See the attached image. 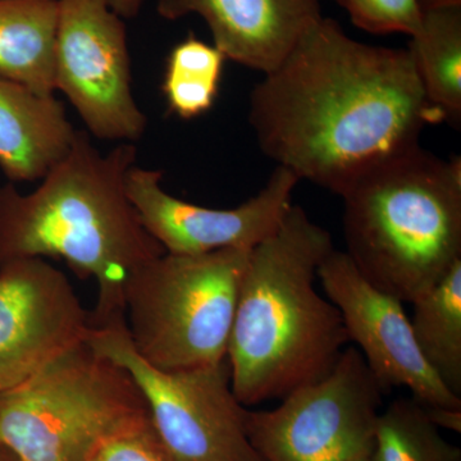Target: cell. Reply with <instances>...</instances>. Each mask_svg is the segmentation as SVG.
<instances>
[{"instance_id":"cell-22","label":"cell","mask_w":461,"mask_h":461,"mask_svg":"<svg viewBox=\"0 0 461 461\" xmlns=\"http://www.w3.org/2000/svg\"><path fill=\"white\" fill-rule=\"evenodd\" d=\"M423 405V403H421ZM427 417L438 429L461 432V408H447L439 405H423Z\"/></svg>"},{"instance_id":"cell-21","label":"cell","mask_w":461,"mask_h":461,"mask_svg":"<svg viewBox=\"0 0 461 461\" xmlns=\"http://www.w3.org/2000/svg\"><path fill=\"white\" fill-rule=\"evenodd\" d=\"M89 461H167L150 420L100 445Z\"/></svg>"},{"instance_id":"cell-25","label":"cell","mask_w":461,"mask_h":461,"mask_svg":"<svg viewBox=\"0 0 461 461\" xmlns=\"http://www.w3.org/2000/svg\"><path fill=\"white\" fill-rule=\"evenodd\" d=\"M0 461H12L9 459L8 455L2 450V448H0Z\"/></svg>"},{"instance_id":"cell-27","label":"cell","mask_w":461,"mask_h":461,"mask_svg":"<svg viewBox=\"0 0 461 461\" xmlns=\"http://www.w3.org/2000/svg\"><path fill=\"white\" fill-rule=\"evenodd\" d=\"M335 2H338L339 5H342V3H344V0H335Z\"/></svg>"},{"instance_id":"cell-10","label":"cell","mask_w":461,"mask_h":461,"mask_svg":"<svg viewBox=\"0 0 461 461\" xmlns=\"http://www.w3.org/2000/svg\"><path fill=\"white\" fill-rule=\"evenodd\" d=\"M327 299L339 309L348 341L357 344L384 395L397 387L423 405L461 408L430 369L412 336L403 303L373 286L345 251H332L318 269Z\"/></svg>"},{"instance_id":"cell-11","label":"cell","mask_w":461,"mask_h":461,"mask_svg":"<svg viewBox=\"0 0 461 461\" xmlns=\"http://www.w3.org/2000/svg\"><path fill=\"white\" fill-rule=\"evenodd\" d=\"M90 330V312L65 273L42 258L0 267V391L83 344Z\"/></svg>"},{"instance_id":"cell-14","label":"cell","mask_w":461,"mask_h":461,"mask_svg":"<svg viewBox=\"0 0 461 461\" xmlns=\"http://www.w3.org/2000/svg\"><path fill=\"white\" fill-rule=\"evenodd\" d=\"M76 135L56 96L0 77V169L8 182L42 180L68 153Z\"/></svg>"},{"instance_id":"cell-4","label":"cell","mask_w":461,"mask_h":461,"mask_svg":"<svg viewBox=\"0 0 461 461\" xmlns=\"http://www.w3.org/2000/svg\"><path fill=\"white\" fill-rule=\"evenodd\" d=\"M351 262L373 286L411 303L461 259V158L420 147L366 173L341 195Z\"/></svg>"},{"instance_id":"cell-17","label":"cell","mask_w":461,"mask_h":461,"mask_svg":"<svg viewBox=\"0 0 461 461\" xmlns=\"http://www.w3.org/2000/svg\"><path fill=\"white\" fill-rule=\"evenodd\" d=\"M411 304L412 336L421 357L461 397V259Z\"/></svg>"},{"instance_id":"cell-8","label":"cell","mask_w":461,"mask_h":461,"mask_svg":"<svg viewBox=\"0 0 461 461\" xmlns=\"http://www.w3.org/2000/svg\"><path fill=\"white\" fill-rule=\"evenodd\" d=\"M384 391L357 348L327 377L272 411H248L249 439L264 461H355L371 455Z\"/></svg>"},{"instance_id":"cell-24","label":"cell","mask_w":461,"mask_h":461,"mask_svg":"<svg viewBox=\"0 0 461 461\" xmlns=\"http://www.w3.org/2000/svg\"><path fill=\"white\" fill-rule=\"evenodd\" d=\"M421 14L461 9V0H417Z\"/></svg>"},{"instance_id":"cell-6","label":"cell","mask_w":461,"mask_h":461,"mask_svg":"<svg viewBox=\"0 0 461 461\" xmlns=\"http://www.w3.org/2000/svg\"><path fill=\"white\" fill-rule=\"evenodd\" d=\"M250 251L165 253L135 269L124 285L123 305L136 353L163 372L223 362Z\"/></svg>"},{"instance_id":"cell-20","label":"cell","mask_w":461,"mask_h":461,"mask_svg":"<svg viewBox=\"0 0 461 461\" xmlns=\"http://www.w3.org/2000/svg\"><path fill=\"white\" fill-rule=\"evenodd\" d=\"M351 23L363 32L412 36L420 30L423 14L417 0H344Z\"/></svg>"},{"instance_id":"cell-19","label":"cell","mask_w":461,"mask_h":461,"mask_svg":"<svg viewBox=\"0 0 461 461\" xmlns=\"http://www.w3.org/2000/svg\"><path fill=\"white\" fill-rule=\"evenodd\" d=\"M371 459L461 461V450L441 435L420 402L400 397L379 414Z\"/></svg>"},{"instance_id":"cell-3","label":"cell","mask_w":461,"mask_h":461,"mask_svg":"<svg viewBox=\"0 0 461 461\" xmlns=\"http://www.w3.org/2000/svg\"><path fill=\"white\" fill-rule=\"evenodd\" d=\"M333 249L329 230L294 204L251 249L227 348L230 384L242 405L284 399L335 368L348 333L339 309L315 287Z\"/></svg>"},{"instance_id":"cell-7","label":"cell","mask_w":461,"mask_h":461,"mask_svg":"<svg viewBox=\"0 0 461 461\" xmlns=\"http://www.w3.org/2000/svg\"><path fill=\"white\" fill-rule=\"evenodd\" d=\"M86 344L140 388L167 461H264L249 439L248 409L233 393L227 357L189 371H159L136 353L126 323L91 327Z\"/></svg>"},{"instance_id":"cell-23","label":"cell","mask_w":461,"mask_h":461,"mask_svg":"<svg viewBox=\"0 0 461 461\" xmlns=\"http://www.w3.org/2000/svg\"><path fill=\"white\" fill-rule=\"evenodd\" d=\"M109 5L123 20H133L140 14L144 0H108Z\"/></svg>"},{"instance_id":"cell-9","label":"cell","mask_w":461,"mask_h":461,"mask_svg":"<svg viewBox=\"0 0 461 461\" xmlns=\"http://www.w3.org/2000/svg\"><path fill=\"white\" fill-rule=\"evenodd\" d=\"M54 83L95 138L133 144L147 131L126 25L108 0H59Z\"/></svg>"},{"instance_id":"cell-1","label":"cell","mask_w":461,"mask_h":461,"mask_svg":"<svg viewBox=\"0 0 461 461\" xmlns=\"http://www.w3.org/2000/svg\"><path fill=\"white\" fill-rule=\"evenodd\" d=\"M442 122L408 50L355 41L321 17L254 86L249 123L264 156L341 196L351 185L420 147Z\"/></svg>"},{"instance_id":"cell-18","label":"cell","mask_w":461,"mask_h":461,"mask_svg":"<svg viewBox=\"0 0 461 461\" xmlns=\"http://www.w3.org/2000/svg\"><path fill=\"white\" fill-rule=\"evenodd\" d=\"M227 58L190 33L167 58L162 91L169 112L194 120L213 108Z\"/></svg>"},{"instance_id":"cell-12","label":"cell","mask_w":461,"mask_h":461,"mask_svg":"<svg viewBox=\"0 0 461 461\" xmlns=\"http://www.w3.org/2000/svg\"><path fill=\"white\" fill-rule=\"evenodd\" d=\"M162 178V171L133 166L127 173V196L166 253L184 256L253 249L280 226L300 181L277 166L256 196L236 208L213 209L175 198L163 189Z\"/></svg>"},{"instance_id":"cell-5","label":"cell","mask_w":461,"mask_h":461,"mask_svg":"<svg viewBox=\"0 0 461 461\" xmlns=\"http://www.w3.org/2000/svg\"><path fill=\"white\" fill-rule=\"evenodd\" d=\"M148 420L130 373L86 341L0 391V448L12 461H89L111 437Z\"/></svg>"},{"instance_id":"cell-16","label":"cell","mask_w":461,"mask_h":461,"mask_svg":"<svg viewBox=\"0 0 461 461\" xmlns=\"http://www.w3.org/2000/svg\"><path fill=\"white\" fill-rule=\"evenodd\" d=\"M430 105L444 122L461 123V9L429 12L406 48Z\"/></svg>"},{"instance_id":"cell-15","label":"cell","mask_w":461,"mask_h":461,"mask_svg":"<svg viewBox=\"0 0 461 461\" xmlns=\"http://www.w3.org/2000/svg\"><path fill=\"white\" fill-rule=\"evenodd\" d=\"M59 0H0V77L54 95Z\"/></svg>"},{"instance_id":"cell-2","label":"cell","mask_w":461,"mask_h":461,"mask_svg":"<svg viewBox=\"0 0 461 461\" xmlns=\"http://www.w3.org/2000/svg\"><path fill=\"white\" fill-rule=\"evenodd\" d=\"M138 159L131 142L102 153L77 130L68 153L32 193L12 182L0 186V267L23 258L65 260L99 294L91 327L124 321L123 288L142 264L166 253L142 226L126 193Z\"/></svg>"},{"instance_id":"cell-13","label":"cell","mask_w":461,"mask_h":461,"mask_svg":"<svg viewBox=\"0 0 461 461\" xmlns=\"http://www.w3.org/2000/svg\"><path fill=\"white\" fill-rule=\"evenodd\" d=\"M167 21L196 14L227 59L268 74L321 17L320 0H158Z\"/></svg>"},{"instance_id":"cell-26","label":"cell","mask_w":461,"mask_h":461,"mask_svg":"<svg viewBox=\"0 0 461 461\" xmlns=\"http://www.w3.org/2000/svg\"><path fill=\"white\" fill-rule=\"evenodd\" d=\"M355 461H372L371 455H364V456L359 457V459H357Z\"/></svg>"}]
</instances>
